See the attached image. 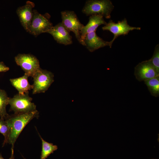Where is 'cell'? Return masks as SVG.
Instances as JSON below:
<instances>
[{"label":"cell","instance_id":"cell-1","mask_svg":"<svg viewBox=\"0 0 159 159\" xmlns=\"http://www.w3.org/2000/svg\"><path fill=\"white\" fill-rule=\"evenodd\" d=\"M39 117V112L35 110L24 113L9 116L5 120L7 121L10 129L8 143L14 148V143L19 135L26 126L34 118Z\"/></svg>","mask_w":159,"mask_h":159},{"label":"cell","instance_id":"cell-2","mask_svg":"<svg viewBox=\"0 0 159 159\" xmlns=\"http://www.w3.org/2000/svg\"><path fill=\"white\" fill-rule=\"evenodd\" d=\"M114 7L110 0H89L86 1L82 12L87 16L99 14L109 19Z\"/></svg>","mask_w":159,"mask_h":159},{"label":"cell","instance_id":"cell-3","mask_svg":"<svg viewBox=\"0 0 159 159\" xmlns=\"http://www.w3.org/2000/svg\"><path fill=\"white\" fill-rule=\"evenodd\" d=\"M32 99L29 95V92L23 94H18L10 98L9 104L10 110L15 114L27 112L36 110V106L32 102Z\"/></svg>","mask_w":159,"mask_h":159},{"label":"cell","instance_id":"cell-4","mask_svg":"<svg viewBox=\"0 0 159 159\" xmlns=\"http://www.w3.org/2000/svg\"><path fill=\"white\" fill-rule=\"evenodd\" d=\"M62 22L64 26L69 32H72L79 42L84 46L80 34L81 30L84 26L73 11L65 10L61 13Z\"/></svg>","mask_w":159,"mask_h":159},{"label":"cell","instance_id":"cell-5","mask_svg":"<svg viewBox=\"0 0 159 159\" xmlns=\"http://www.w3.org/2000/svg\"><path fill=\"white\" fill-rule=\"evenodd\" d=\"M43 15L34 9L33 16L28 32L34 36L47 32L53 26L49 20L50 15Z\"/></svg>","mask_w":159,"mask_h":159},{"label":"cell","instance_id":"cell-6","mask_svg":"<svg viewBox=\"0 0 159 159\" xmlns=\"http://www.w3.org/2000/svg\"><path fill=\"white\" fill-rule=\"evenodd\" d=\"M54 77L52 72L40 68L32 77V94L45 92L54 81Z\"/></svg>","mask_w":159,"mask_h":159},{"label":"cell","instance_id":"cell-7","mask_svg":"<svg viewBox=\"0 0 159 159\" xmlns=\"http://www.w3.org/2000/svg\"><path fill=\"white\" fill-rule=\"evenodd\" d=\"M15 60L29 77H32L41 68L38 59L31 54H19L15 57Z\"/></svg>","mask_w":159,"mask_h":159},{"label":"cell","instance_id":"cell-8","mask_svg":"<svg viewBox=\"0 0 159 159\" xmlns=\"http://www.w3.org/2000/svg\"><path fill=\"white\" fill-rule=\"evenodd\" d=\"M141 29L140 27L130 26L126 18L116 23L110 20L102 28L103 30L108 31L113 34L114 37L110 41L112 44L114 40L120 36L127 35L130 31L134 30H140Z\"/></svg>","mask_w":159,"mask_h":159},{"label":"cell","instance_id":"cell-9","mask_svg":"<svg viewBox=\"0 0 159 159\" xmlns=\"http://www.w3.org/2000/svg\"><path fill=\"white\" fill-rule=\"evenodd\" d=\"M134 75L137 80L141 82L159 76V73L148 60L139 63L135 67Z\"/></svg>","mask_w":159,"mask_h":159},{"label":"cell","instance_id":"cell-10","mask_svg":"<svg viewBox=\"0 0 159 159\" xmlns=\"http://www.w3.org/2000/svg\"><path fill=\"white\" fill-rule=\"evenodd\" d=\"M34 6V3L27 1L24 5L18 7L16 11L21 25L27 32L33 19Z\"/></svg>","mask_w":159,"mask_h":159},{"label":"cell","instance_id":"cell-11","mask_svg":"<svg viewBox=\"0 0 159 159\" xmlns=\"http://www.w3.org/2000/svg\"><path fill=\"white\" fill-rule=\"evenodd\" d=\"M69 32L62 23L60 22L53 26L47 33L51 35L58 43L67 45L72 43Z\"/></svg>","mask_w":159,"mask_h":159},{"label":"cell","instance_id":"cell-12","mask_svg":"<svg viewBox=\"0 0 159 159\" xmlns=\"http://www.w3.org/2000/svg\"><path fill=\"white\" fill-rule=\"evenodd\" d=\"M85 46L90 52L105 46H108L110 48L112 43L110 41H106L99 37L95 32L86 34L83 39Z\"/></svg>","mask_w":159,"mask_h":159},{"label":"cell","instance_id":"cell-13","mask_svg":"<svg viewBox=\"0 0 159 159\" xmlns=\"http://www.w3.org/2000/svg\"><path fill=\"white\" fill-rule=\"evenodd\" d=\"M107 23L102 15L95 14L90 16L88 23L84 26L80 32L81 39L84 44L83 40L86 34L92 32H95L100 25L102 24L105 25Z\"/></svg>","mask_w":159,"mask_h":159},{"label":"cell","instance_id":"cell-14","mask_svg":"<svg viewBox=\"0 0 159 159\" xmlns=\"http://www.w3.org/2000/svg\"><path fill=\"white\" fill-rule=\"evenodd\" d=\"M28 77L24 74L21 77L10 79L11 84L18 91V93L23 94L29 92V90L32 89L33 85L29 83Z\"/></svg>","mask_w":159,"mask_h":159},{"label":"cell","instance_id":"cell-15","mask_svg":"<svg viewBox=\"0 0 159 159\" xmlns=\"http://www.w3.org/2000/svg\"><path fill=\"white\" fill-rule=\"evenodd\" d=\"M38 132L42 142L40 159H46L51 154L57 149L58 147L52 143L46 141L43 139Z\"/></svg>","mask_w":159,"mask_h":159},{"label":"cell","instance_id":"cell-16","mask_svg":"<svg viewBox=\"0 0 159 159\" xmlns=\"http://www.w3.org/2000/svg\"><path fill=\"white\" fill-rule=\"evenodd\" d=\"M9 99L6 92L0 89V117L1 118L5 119L9 116L6 110Z\"/></svg>","mask_w":159,"mask_h":159},{"label":"cell","instance_id":"cell-17","mask_svg":"<svg viewBox=\"0 0 159 159\" xmlns=\"http://www.w3.org/2000/svg\"><path fill=\"white\" fill-rule=\"evenodd\" d=\"M148 90L153 96H159V76L144 81Z\"/></svg>","mask_w":159,"mask_h":159},{"label":"cell","instance_id":"cell-18","mask_svg":"<svg viewBox=\"0 0 159 159\" xmlns=\"http://www.w3.org/2000/svg\"><path fill=\"white\" fill-rule=\"evenodd\" d=\"M10 129L7 121L4 119L0 118V133L4 136V139L3 146L8 143Z\"/></svg>","mask_w":159,"mask_h":159},{"label":"cell","instance_id":"cell-19","mask_svg":"<svg viewBox=\"0 0 159 159\" xmlns=\"http://www.w3.org/2000/svg\"><path fill=\"white\" fill-rule=\"evenodd\" d=\"M149 61L157 72L159 73V45L155 47L153 55Z\"/></svg>","mask_w":159,"mask_h":159},{"label":"cell","instance_id":"cell-20","mask_svg":"<svg viewBox=\"0 0 159 159\" xmlns=\"http://www.w3.org/2000/svg\"><path fill=\"white\" fill-rule=\"evenodd\" d=\"M9 69V68L6 66L3 62L0 61V72H7Z\"/></svg>","mask_w":159,"mask_h":159},{"label":"cell","instance_id":"cell-21","mask_svg":"<svg viewBox=\"0 0 159 159\" xmlns=\"http://www.w3.org/2000/svg\"><path fill=\"white\" fill-rule=\"evenodd\" d=\"M9 159H14V149L11 148V154L10 158Z\"/></svg>","mask_w":159,"mask_h":159},{"label":"cell","instance_id":"cell-22","mask_svg":"<svg viewBox=\"0 0 159 159\" xmlns=\"http://www.w3.org/2000/svg\"><path fill=\"white\" fill-rule=\"evenodd\" d=\"M0 159H5L3 157L1 154V153H0Z\"/></svg>","mask_w":159,"mask_h":159},{"label":"cell","instance_id":"cell-23","mask_svg":"<svg viewBox=\"0 0 159 159\" xmlns=\"http://www.w3.org/2000/svg\"><path fill=\"white\" fill-rule=\"evenodd\" d=\"M24 159H26L25 158H24Z\"/></svg>","mask_w":159,"mask_h":159}]
</instances>
